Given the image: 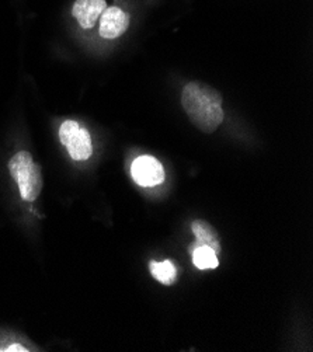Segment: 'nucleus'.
I'll list each match as a JSON object with an SVG mask.
<instances>
[{"instance_id":"nucleus-1","label":"nucleus","mask_w":313,"mask_h":352,"mask_svg":"<svg viewBox=\"0 0 313 352\" xmlns=\"http://www.w3.org/2000/svg\"><path fill=\"white\" fill-rule=\"evenodd\" d=\"M182 105L193 125L204 133L215 132L225 118L219 91L198 82L184 86Z\"/></svg>"},{"instance_id":"nucleus-2","label":"nucleus","mask_w":313,"mask_h":352,"mask_svg":"<svg viewBox=\"0 0 313 352\" xmlns=\"http://www.w3.org/2000/svg\"><path fill=\"white\" fill-rule=\"evenodd\" d=\"M9 170L19 186L21 198L27 202L36 201L43 190V175L32 156L25 151L17 152L9 162Z\"/></svg>"},{"instance_id":"nucleus-3","label":"nucleus","mask_w":313,"mask_h":352,"mask_svg":"<svg viewBox=\"0 0 313 352\" xmlns=\"http://www.w3.org/2000/svg\"><path fill=\"white\" fill-rule=\"evenodd\" d=\"M61 144L66 148L69 156L76 162H85L93 155L91 136L86 128L76 121H65L59 128Z\"/></svg>"},{"instance_id":"nucleus-4","label":"nucleus","mask_w":313,"mask_h":352,"mask_svg":"<svg viewBox=\"0 0 313 352\" xmlns=\"http://www.w3.org/2000/svg\"><path fill=\"white\" fill-rule=\"evenodd\" d=\"M133 182L141 187H156L164 182L162 163L152 156H139L131 166Z\"/></svg>"},{"instance_id":"nucleus-5","label":"nucleus","mask_w":313,"mask_h":352,"mask_svg":"<svg viewBox=\"0 0 313 352\" xmlns=\"http://www.w3.org/2000/svg\"><path fill=\"white\" fill-rule=\"evenodd\" d=\"M100 17V35L102 38H118L128 30L129 14L117 6L107 8Z\"/></svg>"},{"instance_id":"nucleus-6","label":"nucleus","mask_w":313,"mask_h":352,"mask_svg":"<svg viewBox=\"0 0 313 352\" xmlns=\"http://www.w3.org/2000/svg\"><path fill=\"white\" fill-rule=\"evenodd\" d=\"M107 9L106 0H76L72 14L85 30L93 28L102 12Z\"/></svg>"},{"instance_id":"nucleus-7","label":"nucleus","mask_w":313,"mask_h":352,"mask_svg":"<svg viewBox=\"0 0 313 352\" xmlns=\"http://www.w3.org/2000/svg\"><path fill=\"white\" fill-rule=\"evenodd\" d=\"M190 254L193 258V264L198 270H215L219 265L218 254L210 248V245L193 243L190 244Z\"/></svg>"},{"instance_id":"nucleus-8","label":"nucleus","mask_w":313,"mask_h":352,"mask_svg":"<svg viewBox=\"0 0 313 352\" xmlns=\"http://www.w3.org/2000/svg\"><path fill=\"white\" fill-rule=\"evenodd\" d=\"M191 230L197 239V243L210 245L217 254L221 253V243L218 239V233L211 223H208L206 221L202 219H197L191 223Z\"/></svg>"},{"instance_id":"nucleus-9","label":"nucleus","mask_w":313,"mask_h":352,"mask_svg":"<svg viewBox=\"0 0 313 352\" xmlns=\"http://www.w3.org/2000/svg\"><path fill=\"white\" fill-rule=\"evenodd\" d=\"M151 272L163 285H173L177 278V270L170 260L151 261Z\"/></svg>"},{"instance_id":"nucleus-10","label":"nucleus","mask_w":313,"mask_h":352,"mask_svg":"<svg viewBox=\"0 0 313 352\" xmlns=\"http://www.w3.org/2000/svg\"><path fill=\"white\" fill-rule=\"evenodd\" d=\"M0 351H6V352H27V351H30V349H27L24 345H21V344H10V345H8L6 348H3V349H0Z\"/></svg>"}]
</instances>
